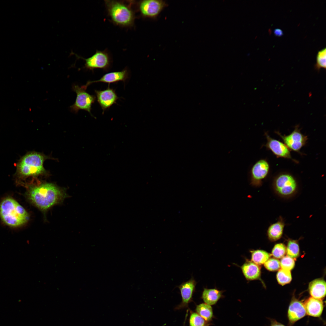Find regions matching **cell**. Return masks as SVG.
Segmentation results:
<instances>
[{
  "instance_id": "6da1fadb",
  "label": "cell",
  "mask_w": 326,
  "mask_h": 326,
  "mask_svg": "<svg viewBox=\"0 0 326 326\" xmlns=\"http://www.w3.org/2000/svg\"><path fill=\"white\" fill-rule=\"evenodd\" d=\"M27 186L26 195L28 200L44 212L53 206L62 202L67 197L62 189L53 183L30 182Z\"/></svg>"
},
{
  "instance_id": "7a4b0ae2",
  "label": "cell",
  "mask_w": 326,
  "mask_h": 326,
  "mask_svg": "<svg viewBox=\"0 0 326 326\" xmlns=\"http://www.w3.org/2000/svg\"><path fill=\"white\" fill-rule=\"evenodd\" d=\"M50 158L44 154L35 152H29L22 157L17 164L16 175L18 179L24 180L46 176L48 172L44 168L45 161Z\"/></svg>"
},
{
  "instance_id": "3957f363",
  "label": "cell",
  "mask_w": 326,
  "mask_h": 326,
  "mask_svg": "<svg viewBox=\"0 0 326 326\" xmlns=\"http://www.w3.org/2000/svg\"><path fill=\"white\" fill-rule=\"evenodd\" d=\"M0 217L5 224L13 227L22 225L29 219V215L25 209L11 197L5 198L0 203Z\"/></svg>"
},
{
  "instance_id": "277c9868",
  "label": "cell",
  "mask_w": 326,
  "mask_h": 326,
  "mask_svg": "<svg viewBox=\"0 0 326 326\" xmlns=\"http://www.w3.org/2000/svg\"><path fill=\"white\" fill-rule=\"evenodd\" d=\"M105 3L108 14L113 24L125 27L133 26L135 15L130 4L115 0H105Z\"/></svg>"
},
{
  "instance_id": "5b68a950",
  "label": "cell",
  "mask_w": 326,
  "mask_h": 326,
  "mask_svg": "<svg viewBox=\"0 0 326 326\" xmlns=\"http://www.w3.org/2000/svg\"><path fill=\"white\" fill-rule=\"evenodd\" d=\"M272 188L274 194L280 198L289 200L294 197L299 190L298 182L292 174L280 173L273 178Z\"/></svg>"
},
{
  "instance_id": "8992f818",
  "label": "cell",
  "mask_w": 326,
  "mask_h": 326,
  "mask_svg": "<svg viewBox=\"0 0 326 326\" xmlns=\"http://www.w3.org/2000/svg\"><path fill=\"white\" fill-rule=\"evenodd\" d=\"M87 88L85 85L81 87L78 85H73L72 90L76 93V97L74 103L70 108L71 111L75 113L79 110H85L93 116L91 112V106L95 101L96 97L86 91Z\"/></svg>"
},
{
  "instance_id": "52a82bcc",
  "label": "cell",
  "mask_w": 326,
  "mask_h": 326,
  "mask_svg": "<svg viewBox=\"0 0 326 326\" xmlns=\"http://www.w3.org/2000/svg\"><path fill=\"white\" fill-rule=\"evenodd\" d=\"M168 5L165 1L161 0H142L138 3L141 15L143 18L152 19H156Z\"/></svg>"
},
{
  "instance_id": "ba28073f",
  "label": "cell",
  "mask_w": 326,
  "mask_h": 326,
  "mask_svg": "<svg viewBox=\"0 0 326 326\" xmlns=\"http://www.w3.org/2000/svg\"><path fill=\"white\" fill-rule=\"evenodd\" d=\"M270 170V165L266 159H261L257 161L251 166L249 171L251 185L255 187L261 186L263 181L268 176Z\"/></svg>"
},
{
  "instance_id": "9c48e42d",
  "label": "cell",
  "mask_w": 326,
  "mask_h": 326,
  "mask_svg": "<svg viewBox=\"0 0 326 326\" xmlns=\"http://www.w3.org/2000/svg\"><path fill=\"white\" fill-rule=\"evenodd\" d=\"M275 133L281 138L290 150L297 152H300L301 149L306 144L308 139L306 136L301 133L299 126H296L293 131L287 135H282L278 131Z\"/></svg>"
},
{
  "instance_id": "30bf717a",
  "label": "cell",
  "mask_w": 326,
  "mask_h": 326,
  "mask_svg": "<svg viewBox=\"0 0 326 326\" xmlns=\"http://www.w3.org/2000/svg\"><path fill=\"white\" fill-rule=\"evenodd\" d=\"M78 58L85 60V67L90 70L100 69L106 70L109 68L110 65V58L108 53L106 51L97 50L94 55L87 59L79 56Z\"/></svg>"
},
{
  "instance_id": "8fae6325",
  "label": "cell",
  "mask_w": 326,
  "mask_h": 326,
  "mask_svg": "<svg viewBox=\"0 0 326 326\" xmlns=\"http://www.w3.org/2000/svg\"><path fill=\"white\" fill-rule=\"evenodd\" d=\"M264 135L267 141L264 145L276 157L290 159L295 162H298L292 158L290 150L284 143L272 138L267 132L265 133Z\"/></svg>"
},
{
  "instance_id": "7c38bea8",
  "label": "cell",
  "mask_w": 326,
  "mask_h": 326,
  "mask_svg": "<svg viewBox=\"0 0 326 326\" xmlns=\"http://www.w3.org/2000/svg\"><path fill=\"white\" fill-rule=\"evenodd\" d=\"M197 283L193 277L188 281L184 282L178 287L179 289L182 297L181 304L177 307L181 309L187 307L192 301L193 296L196 289Z\"/></svg>"
},
{
  "instance_id": "4fadbf2b",
  "label": "cell",
  "mask_w": 326,
  "mask_h": 326,
  "mask_svg": "<svg viewBox=\"0 0 326 326\" xmlns=\"http://www.w3.org/2000/svg\"><path fill=\"white\" fill-rule=\"evenodd\" d=\"M95 92L97 102L103 110V113L116 104L119 98L115 90L109 87L103 90H95Z\"/></svg>"
},
{
  "instance_id": "5bb4252c",
  "label": "cell",
  "mask_w": 326,
  "mask_h": 326,
  "mask_svg": "<svg viewBox=\"0 0 326 326\" xmlns=\"http://www.w3.org/2000/svg\"><path fill=\"white\" fill-rule=\"evenodd\" d=\"M306 314L304 304L301 301L293 298L292 300L289 307L287 316L290 324L304 317Z\"/></svg>"
},
{
  "instance_id": "9a60e30c",
  "label": "cell",
  "mask_w": 326,
  "mask_h": 326,
  "mask_svg": "<svg viewBox=\"0 0 326 326\" xmlns=\"http://www.w3.org/2000/svg\"><path fill=\"white\" fill-rule=\"evenodd\" d=\"M128 70L126 69H125L121 71L112 72L106 73L98 80L88 81L85 85L88 87L90 85L94 83L101 82L110 84L120 81L125 82L128 78Z\"/></svg>"
},
{
  "instance_id": "2e32d148",
  "label": "cell",
  "mask_w": 326,
  "mask_h": 326,
  "mask_svg": "<svg viewBox=\"0 0 326 326\" xmlns=\"http://www.w3.org/2000/svg\"><path fill=\"white\" fill-rule=\"evenodd\" d=\"M242 272L248 281L259 279L261 275L260 269L259 265L248 259L240 267Z\"/></svg>"
},
{
  "instance_id": "e0dca14e",
  "label": "cell",
  "mask_w": 326,
  "mask_h": 326,
  "mask_svg": "<svg viewBox=\"0 0 326 326\" xmlns=\"http://www.w3.org/2000/svg\"><path fill=\"white\" fill-rule=\"evenodd\" d=\"M286 225L284 219L280 216L276 222L271 224L267 230L268 238L271 241H276L282 237Z\"/></svg>"
},
{
  "instance_id": "ac0fdd59",
  "label": "cell",
  "mask_w": 326,
  "mask_h": 326,
  "mask_svg": "<svg viewBox=\"0 0 326 326\" xmlns=\"http://www.w3.org/2000/svg\"><path fill=\"white\" fill-rule=\"evenodd\" d=\"M304 304L307 315L315 317H319L321 315L324 305L321 299L310 297L305 301Z\"/></svg>"
},
{
  "instance_id": "d6986e66",
  "label": "cell",
  "mask_w": 326,
  "mask_h": 326,
  "mask_svg": "<svg viewBox=\"0 0 326 326\" xmlns=\"http://www.w3.org/2000/svg\"><path fill=\"white\" fill-rule=\"evenodd\" d=\"M309 293L313 298L321 299L326 294V283L321 279H317L310 282L309 285Z\"/></svg>"
},
{
  "instance_id": "ffe728a7",
  "label": "cell",
  "mask_w": 326,
  "mask_h": 326,
  "mask_svg": "<svg viewBox=\"0 0 326 326\" xmlns=\"http://www.w3.org/2000/svg\"><path fill=\"white\" fill-rule=\"evenodd\" d=\"M222 291L217 289L204 288L202 298L205 303L210 305H213L222 297Z\"/></svg>"
},
{
  "instance_id": "44dd1931",
  "label": "cell",
  "mask_w": 326,
  "mask_h": 326,
  "mask_svg": "<svg viewBox=\"0 0 326 326\" xmlns=\"http://www.w3.org/2000/svg\"><path fill=\"white\" fill-rule=\"evenodd\" d=\"M250 252L251 254V260L258 265L264 264L270 256L269 253L263 250H251Z\"/></svg>"
},
{
  "instance_id": "7402d4cb",
  "label": "cell",
  "mask_w": 326,
  "mask_h": 326,
  "mask_svg": "<svg viewBox=\"0 0 326 326\" xmlns=\"http://www.w3.org/2000/svg\"><path fill=\"white\" fill-rule=\"evenodd\" d=\"M197 313L207 321H210L213 316V312L211 305L205 303L197 305L196 308Z\"/></svg>"
},
{
  "instance_id": "603a6c76",
  "label": "cell",
  "mask_w": 326,
  "mask_h": 326,
  "mask_svg": "<svg viewBox=\"0 0 326 326\" xmlns=\"http://www.w3.org/2000/svg\"><path fill=\"white\" fill-rule=\"evenodd\" d=\"M299 249L297 241L292 239L288 240L286 250L288 256L292 258L297 257L299 255Z\"/></svg>"
},
{
  "instance_id": "cb8c5ba5",
  "label": "cell",
  "mask_w": 326,
  "mask_h": 326,
  "mask_svg": "<svg viewBox=\"0 0 326 326\" xmlns=\"http://www.w3.org/2000/svg\"><path fill=\"white\" fill-rule=\"evenodd\" d=\"M276 278L278 283L282 285L289 283L292 280L290 270L281 268L278 271Z\"/></svg>"
},
{
  "instance_id": "d4e9b609",
  "label": "cell",
  "mask_w": 326,
  "mask_h": 326,
  "mask_svg": "<svg viewBox=\"0 0 326 326\" xmlns=\"http://www.w3.org/2000/svg\"><path fill=\"white\" fill-rule=\"evenodd\" d=\"M190 326H208L209 324L197 312H191L189 319Z\"/></svg>"
},
{
  "instance_id": "484cf974",
  "label": "cell",
  "mask_w": 326,
  "mask_h": 326,
  "mask_svg": "<svg viewBox=\"0 0 326 326\" xmlns=\"http://www.w3.org/2000/svg\"><path fill=\"white\" fill-rule=\"evenodd\" d=\"M326 49L325 48L318 51L316 56V62L315 66L316 69L319 71L321 68L326 67Z\"/></svg>"
},
{
  "instance_id": "4316f807",
  "label": "cell",
  "mask_w": 326,
  "mask_h": 326,
  "mask_svg": "<svg viewBox=\"0 0 326 326\" xmlns=\"http://www.w3.org/2000/svg\"><path fill=\"white\" fill-rule=\"evenodd\" d=\"M286 252V247L283 243H278L274 246L272 251V254L276 258L283 257Z\"/></svg>"
},
{
  "instance_id": "83f0119b",
  "label": "cell",
  "mask_w": 326,
  "mask_h": 326,
  "mask_svg": "<svg viewBox=\"0 0 326 326\" xmlns=\"http://www.w3.org/2000/svg\"><path fill=\"white\" fill-rule=\"evenodd\" d=\"M280 266L282 269L290 270L294 267V260L288 256L284 257L281 260Z\"/></svg>"
},
{
  "instance_id": "f1b7e54d",
  "label": "cell",
  "mask_w": 326,
  "mask_h": 326,
  "mask_svg": "<svg viewBox=\"0 0 326 326\" xmlns=\"http://www.w3.org/2000/svg\"><path fill=\"white\" fill-rule=\"evenodd\" d=\"M264 264L266 268L270 271L277 270L279 269L280 267V261L274 258L269 259Z\"/></svg>"
},
{
  "instance_id": "f546056e",
  "label": "cell",
  "mask_w": 326,
  "mask_h": 326,
  "mask_svg": "<svg viewBox=\"0 0 326 326\" xmlns=\"http://www.w3.org/2000/svg\"><path fill=\"white\" fill-rule=\"evenodd\" d=\"M270 322V326H285L273 319H271Z\"/></svg>"
},
{
  "instance_id": "4dcf8cb0",
  "label": "cell",
  "mask_w": 326,
  "mask_h": 326,
  "mask_svg": "<svg viewBox=\"0 0 326 326\" xmlns=\"http://www.w3.org/2000/svg\"><path fill=\"white\" fill-rule=\"evenodd\" d=\"M274 33L276 36H280L283 34V32L280 29L276 28L274 30Z\"/></svg>"
}]
</instances>
